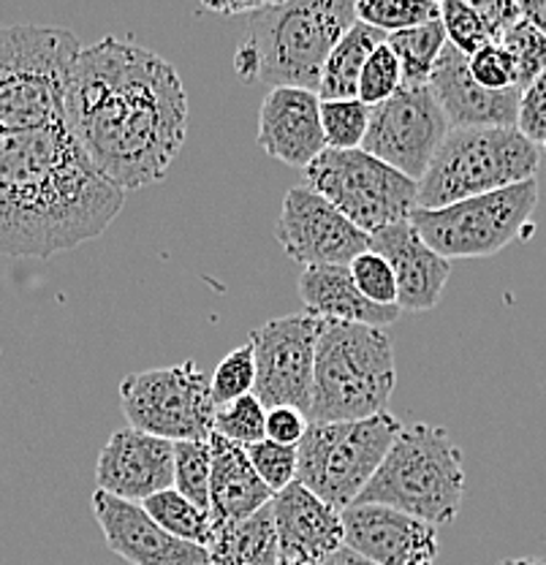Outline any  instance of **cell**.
Returning <instances> with one entry per match:
<instances>
[{
    "label": "cell",
    "mask_w": 546,
    "mask_h": 565,
    "mask_svg": "<svg viewBox=\"0 0 546 565\" xmlns=\"http://www.w3.org/2000/svg\"><path fill=\"white\" fill-rule=\"evenodd\" d=\"M66 126L98 172L122 191H139L161 182L185 145V87L161 55L104 35L76 61Z\"/></svg>",
    "instance_id": "obj_1"
},
{
    "label": "cell",
    "mask_w": 546,
    "mask_h": 565,
    "mask_svg": "<svg viewBox=\"0 0 546 565\" xmlns=\"http://www.w3.org/2000/svg\"><path fill=\"white\" fill-rule=\"evenodd\" d=\"M126 191L90 161L68 126L0 137V247L6 256L50 258L101 237Z\"/></svg>",
    "instance_id": "obj_2"
},
{
    "label": "cell",
    "mask_w": 546,
    "mask_h": 565,
    "mask_svg": "<svg viewBox=\"0 0 546 565\" xmlns=\"http://www.w3.org/2000/svg\"><path fill=\"white\" fill-rule=\"evenodd\" d=\"M356 22L354 0L264 3L234 52V71L248 82L319 93L329 55Z\"/></svg>",
    "instance_id": "obj_3"
},
{
    "label": "cell",
    "mask_w": 546,
    "mask_h": 565,
    "mask_svg": "<svg viewBox=\"0 0 546 565\" xmlns=\"http://www.w3.org/2000/svg\"><path fill=\"white\" fill-rule=\"evenodd\" d=\"M82 41L55 25H6L0 31V128L39 131L66 122V98Z\"/></svg>",
    "instance_id": "obj_4"
},
{
    "label": "cell",
    "mask_w": 546,
    "mask_h": 565,
    "mask_svg": "<svg viewBox=\"0 0 546 565\" xmlns=\"http://www.w3.org/2000/svg\"><path fill=\"white\" fill-rule=\"evenodd\" d=\"M395 386V349L386 329L324 321L315 351L310 422L373 419L384 414Z\"/></svg>",
    "instance_id": "obj_5"
},
{
    "label": "cell",
    "mask_w": 546,
    "mask_h": 565,
    "mask_svg": "<svg viewBox=\"0 0 546 565\" xmlns=\"http://www.w3.org/2000/svg\"><path fill=\"white\" fill-rule=\"evenodd\" d=\"M462 498V451L443 427L414 424L395 440L360 503L389 505L438 527L457 520Z\"/></svg>",
    "instance_id": "obj_6"
},
{
    "label": "cell",
    "mask_w": 546,
    "mask_h": 565,
    "mask_svg": "<svg viewBox=\"0 0 546 565\" xmlns=\"http://www.w3.org/2000/svg\"><path fill=\"white\" fill-rule=\"evenodd\" d=\"M542 152L516 128H451L419 182V207L440 210L536 180Z\"/></svg>",
    "instance_id": "obj_7"
},
{
    "label": "cell",
    "mask_w": 546,
    "mask_h": 565,
    "mask_svg": "<svg viewBox=\"0 0 546 565\" xmlns=\"http://www.w3.org/2000/svg\"><path fill=\"white\" fill-rule=\"evenodd\" d=\"M403 429L389 411L362 422H310L299 444L297 481L338 511H349L360 503Z\"/></svg>",
    "instance_id": "obj_8"
},
{
    "label": "cell",
    "mask_w": 546,
    "mask_h": 565,
    "mask_svg": "<svg viewBox=\"0 0 546 565\" xmlns=\"http://www.w3.org/2000/svg\"><path fill=\"white\" fill-rule=\"evenodd\" d=\"M302 174L304 185L367 234L410 221L419 210V182L367 150H326Z\"/></svg>",
    "instance_id": "obj_9"
},
{
    "label": "cell",
    "mask_w": 546,
    "mask_h": 565,
    "mask_svg": "<svg viewBox=\"0 0 546 565\" xmlns=\"http://www.w3.org/2000/svg\"><path fill=\"white\" fill-rule=\"evenodd\" d=\"M538 207V180L520 182L486 196L440 210H416L410 223L443 258H486L525 237Z\"/></svg>",
    "instance_id": "obj_10"
},
{
    "label": "cell",
    "mask_w": 546,
    "mask_h": 565,
    "mask_svg": "<svg viewBox=\"0 0 546 565\" xmlns=\"http://www.w3.org/2000/svg\"><path fill=\"white\" fill-rule=\"evenodd\" d=\"M120 405L128 427L172 444L210 440L215 435L218 403L196 362L126 375L120 384Z\"/></svg>",
    "instance_id": "obj_11"
},
{
    "label": "cell",
    "mask_w": 546,
    "mask_h": 565,
    "mask_svg": "<svg viewBox=\"0 0 546 565\" xmlns=\"http://www.w3.org/2000/svg\"><path fill=\"white\" fill-rule=\"evenodd\" d=\"M451 134V122L430 85L408 87L373 109L362 150L421 182Z\"/></svg>",
    "instance_id": "obj_12"
},
{
    "label": "cell",
    "mask_w": 546,
    "mask_h": 565,
    "mask_svg": "<svg viewBox=\"0 0 546 565\" xmlns=\"http://www.w3.org/2000/svg\"><path fill=\"white\" fill-rule=\"evenodd\" d=\"M324 321L310 313L280 316L250 334L256 345V397L264 408H299L310 414L315 384V351Z\"/></svg>",
    "instance_id": "obj_13"
},
{
    "label": "cell",
    "mask_w": 546,
    "mask_h": 565,
    "mask_svg": "<svg viewBox=\"0 0 546 565\" xmlns=\"http://www.w3.org/2000/svg\"><path fill=\"white\" fill-rule=\"evenodd\" d=\"M275 237L286 256L302 264V269L351 267L370 250V234L308 185H297L286 193Z\"/></svg>",
    "instance_id": "obj_14"
},
{
    "label": "cell",
    "mask_w": 546,
    "mask_h": 565,
    "mask_svg": "<svg viewBox=\"0 0 546 565\" xmlns=\"http://www.w3.org/2000/svg\"><path fill=\"white\" fill-rule=\"evenodd\" d=\"M93 514L107 546L131 565H210V552L163 530L142 503L93 492Z\"/></svg>",
    "instance_id": "obj_15"
},
{
    "label": "cell",
    "mask_w": 546,
    "mask_h": 565,
    "mask_svg": "<svg viewBox=\"0 0 546 565\" xmlns=\"http://www.w3.org/2000/svg\"><path fill=\"white\" fill-rule=\"evenodd\" d=\"M345 546L375 565H436L438 530L430 522L378 503L343 511Z\"/></svg>",
    "instance_id": "obj_16"
},
{
    "label": "cell",
    "mask_w": 546,
    "mask_h": 565,
    "mask_svg": "<svg viewBox=\"0 0 546 565\" xmlns=\"http://www.w3.org/2000/svg\"><path fill=\"white\" fill-rule=\"evenodd\" d=\"M96 484L131 503L174 490V444L137 427L117 429L98 455Z\"/></svg>",
    "instance_id": "obj_17"
},
{
    "label": "cell",
    "mask_w": 546,
    "mask_h": 565,
    "mask_svg": "<svg viewBox=\"0 0 546 565\" xmlns=\"http://www.w3.org/2000/svg\"><path fill=\"white\" fill-rule=\"evenodd\" d=\"M258 147L275 161L308 169L326 152L321 96L299 87H272L258 109Z\"/></svg>",
    "instance_id": "obj_18"
},
{
    "label": "cell",
    "mask_w": 546,
    "mask_h": 565,
    "mask_svg": "<svg viewBox=\"0 0 546 565\" xmlns=\"http://www.w3.org/2000/svg\"><path fill=\"white\" fill-rule=\"evenodd\" d=\"M280 539V563H326L345 546L343 511L293 481L272 500Z\"/></svg>",
    "instance_id": "obj_19"
},
{
    "label": "cell",
    "mask_w": 546,
    "mask_h": 565,
    "mask_svg": "<svg viewBox=\"0 0 546 565\" xmlns=\"http://www.w3.org/2000/svg\"><path fill=\"white\" fill-rule=\"evenodd\" d=\"M430 90L443 106L451 128H516L522 90H486L471 74V57L462 55L457 46H446L436 71H432Z\"/></svg>",
    "instance_id": "obj_20"
},
{
    "label": "cell",
    "mask_w": 546,
    "mask_h": 565,
    "mask_svg": "<svg viewBox=\"0 0 546 565\" xmlns=\"http://www.w3.org/2000/svg\"><path fill=\"white\" fill-rule=\"evenodd\" d=\"M370 250L384 256L395 269L400 286V310L425 313L438 308L449 282L451 262L421 239L414 223H395L370 234Z\"/></svg>",
    "instance_id": "obj_21"
},
{
    "label": "cell",
    "mask_w": 546,
    "mask_h": 565,
    "mask_svg": "<svg viewBox=\"0 0 546 565\" xmlns=\"http://www.w3.org/2000/svg\"><path fill=\"white\" fill-rule=\"evenodd\" d=\"M299 299L304 313L334 323H362L384 329L400 318V308H384L356 286L351 267H310L299 275Z\"/></svg>",
    "instance_id": "obj_22"
},
{
    "label": "cell",
    "mask_w": 546,
    "mask_h": 565,
    "mask_svg": "<svg viewBox=\"0 0 546 565\" xmlns=\"http://www.w3.org/2000/svg\"><path fill=\"white\" fill-rule=\"evenodd\" d=\"M213 487H210V511L215 522H239L267 509L275 492L264 484L250 462L248 449L234 440L213 435Z\"/></svg>",
    "instance_id": "obj_23"
},
{
    "label": "cell",
    "mask_w": 546,
    "mask_h": 565,
    "mask_svg": "<svg viewBox=\"0 0 546 565\" xmlns=\"http://www.w3.org/2000/svg\"><path fill=\"white\" fill-rule=\"evenodd\" d=\"M210 565H280V539L272 503L239 522H215Z\"/></svg>",
    "instance_id": "obj_24"
},
{
    "label": "cell",
    "mask_w": 546,
    "mask_h": 565,
    "mask_svg": "<svg viewBox=\"0 0 546 565\" xmlns=\"http://www.w3.org/2000/svg\"><path fill=\"white\" fill-rule=\"evenodd\" d=\"M386 41H389V33L356 22L329 55L319 87L321 102H354V98H360L364 66H367L370 55Z\"/></svg>",
    "instance_id": "obj_25"
},
{
    "label": "cell",
    "mask_w": 546,
    "mask_h": 565,
    "mask_svg": "<svg viewBox=\"0 0 546 565\" xmlns=\"http://www.w3.org/2000/svg\"><path fill=\"white\" fill-rule=\"evenodd\" d=\"M389 46L397 61H400L405 85L421 87L430 85L432 71H436L440 55L449 46V35H446L443 20H432L427 25L410 28V31L392 33Z\"/></svg>",
    "instance_id": "obj_26"
},
{
    "label": "cell",
    "mask_w": 546,
    "mask_h": 565,
    "mask_svg": "<svg viewBox=\"0 0 546 565\" xmlns=\"http://www.w3.org/2000/svg\"><path fill=\"white\" fill-rule=\"evenodd\" d=\"M142 505L158 525L169 530L172 535H178V539L188 541V544H199L204 546V550L213 544V535H215L213 511L191 503V500H188L185 494H180L178 490L152 494V498L144 500Z\"/></svg>",
    "instance_id": "obj_27"
},
{
    "label": "cell",
    "mask_w": 546,
    "mask_h": 565,
    "mask_svg": "<svg viewBox=\"0 0 546 565\" xmlns=\"http://www.w3.org/2000/svg\"><path fill=\"white\" fill-rule=\"evenodd\" d=\"M356 17L384 33H400L440 20L436 0H356Z\"/></svg>",
    "instance_id": "obj_28"
},
{
    "label": "cell",
    "mask_w": 546,
    "mask_h": 565,
    "mask_svg": "<svg viewBox=\"0 0 546 565\" xmlns=\"http://www.w3.org/2000/svg\"><path fill=\"white\" fill-rule=\"evenodd\" d=\"M213 487V446L210 440H180L174 444V490L191 503L210 511Z\"/></svg>",
    "instance_id": "obj_29"
},
{
    "label": "cell",
    "mask_w": 546,
    "mask_h": 565,
    "mask_svg": "<svg viewBox=\"0 0 546 565\" xmlns=\"http://www.w3.org/2000/svg\"><path fill=\"white\" fill-rule=\"evenodd\" d=\"M373 106L354 102H321V122L329 150H362L367 139Z\"/></svg>",
    "instance_id": "obj_30"
},
{
    "label": "cell",
    "mask_w": 546,
    "mask_h": 565,
    "mask_svg": "<svg viewBox=\"0 0 546 565\" xmlns=\"http://www.w3.org/2000/svg\"><path fill=\"white\" fill-rule=\"evenodd\" d=\"M440 20L446 25V35L449 44L457 46L462 55L473 57L475 52L484 46L497 44L492 28L486 25L484 14L479 11L475 3H465V0H443L440 3Z\"/></svg>",
    "instance_id": "obj_31"
},
{
    "label": "cell",
    "mask_w": 546,
    "mask_h": 565,
    "mask_svg": "<svg viewBox=\"0 0 546 565\" xmlns=\"http://www.w3.org/2000/svg\"><path fill=\"white\" fill-rule=\"evenodd\" d=\"M215 435L234 440L239 446H254L267 438V408L256 394L218 405L215 414Z\"/></svg>",
    "instance_id": "obj_32"
},
{
    "label": "cell",
    "mask_w": 546,
    "mask_h": 565,
    "mask_svg": "<svg viewBox=\"0 0 546 565\" xmlns=\"http://www.w3.org/2000/svg\"><path fill=\"white\" fill-rule=\"evenodd\" d=\"M256 345L248 338V343H243L239 349H234L226 359L215 367L210 386H213V397L218 405L234 403V399L245 397V394L256 392Z\"/></svg>",
    "instance_id": "obj_33"
},
{
    "label": "cell",
    "mask_w": 546,
    "mask_h": 565,
    "mask_svg": "<svg viewBox=\"0 0 546 565\" xmlns=\"http://www.w3.org/2000/svg\"><path fill=\"white\" fill-rule=\"evenodd\" d=\"M405 87V76H403V66L397 61V55L392 52L389 41L381 44L378 50L370 55L367 66H364L362 82H360V102L367 106H381L384 102H389L392 96H397Z\"/></svg>",
    "instance_id": "obj_34"
},
{
    "label": "cell",
    "mask_w": 546,
    "mask_h": 565,
    "mask_svg": "<svg viewBox=\"0 0 546 565\" xmlns=\"http://www.w3.org/2000/svg\"><path fill=\"white\" fill-rule=\"evenodd\" d=\"M245 449H248L250 462H254V468L264 479V484H267L275 494L289 490L293 481L299 479V449L297 446H283V444H275V440L264 438L254 446H245Z\"/></svg>",
    "instance_id": "obj_35"
},
{
    "label": "cell",
    "mask_w": 546,
    "mask_h": 565,
    "mask_svg": "<svg viewBox=\"0 0 546 565\" xmlns=\"http://www.w3.org/2000/svg\"><path fill=\"white\" fill-rule=\"evenodd\" d=\"M501 44L514 57L516 71H520V90L525 93L538 76L546 74V35L536 25L522 20L520 25L503 35Z\"/></svg>",
    "instance_id": "obj_36"
},
{
    "label": "cell",
    "mask_w": 546,
    "mask_h": 565,
    "mask_svg": "<svg viewBox=\"0 0 546 565\" xmlns=\"http://www.w3.org/2000/svg\"><path fill=\"white\" fill-rule=\"evenodd\" d=\"M351 275H354L356 286L367 299L384 308H400V286H397V275L392 264L375 250L362 253L354 264H351Z\"/></svg>",
    "instance_id": "obj_37"
},
{
    "label": "cell",
    "mask_w": 546,
    "mask_h": 565,
    "mask_svg": "<svg viewBox=\"0 0 546 565\" xmlns=\"http://www.w3.org/2000/svg\"><path fill=\"white\" fill-rule=\"evenodd\" d=\"M471 74L486 90H520V71L503 44H490L471 57Z\"/></svg>",
    "instance_id": "obj_38"
},
{
    "label": "cell",
    "mask_w": 546,
    "mask_h": 565,
    "mask_svg": "<svg viewBox=\"0 0 546 565\" xmlns=\"http://www.w3.org/2000/svg\"><path fill=\"white\" fill-rule=\"evenodd\" d=\"M516 131L522 134L538 152H546V74L538 76L520 102Z\"/></svg>",
    "instance_id": "obj_39"
},
{
    "label": "cell",
    "mask_w": 546,
    "mask_h": 565,
    "mask_svg": "<svg viewBox=\"0 0 546 565\" xmlns=\"http://www.w3.org/2000/svg\"><path fill=\"white\" fill-rule=\"evenodd\" d=\"M310 419L308 414H302L299 408H289V405H280V408L267 411V438L275 440V444L283 446H297L308 435Z\"/></svg>",
    "instance_id": "obj_40"
},
{
    "label": "cell",
    "mask_w": 546,
    "mask_h": 565,
    "mask_svg": "<svg viewBox=\"0 0 546 565\" xmlns=\"http://www.w3.org/2000/svg\"><path fill=\"white\" fill-rule=\"evenodd\" d=\"M475 6H479V11L484 14L486 25L492 28V35H495L497 44H501L503 35H506L511 28H516L522 20H525V14H522V3H511V0H484V3H475Z\"/></svg>",
    "instance_id": "obj_41"
},
{
    "label": "cell",
    "mask_w": 546,
    "mask_h": 565,
    "mask_svg": "<svg viewBox=\"0 0 546 565\" xmlns=\"http://www.w3.org/2000/svg\"><path fill=\"white\" fill-rule=\"evenodd\" d=\"M264 9V0L261 3H204L202 11H213V14H223V17H254L258 11Z\"/></svg>",
    "instance_id": "obj_42"
},
{
    "label": "cell",
    "mask_w": 546,
    "mask_h": 565,
    "mask_svg": "<svg viewBox=\"0 0 546 565\" xmlns=\"http://www.w3.org/2000/svg\"><path fill=\"white\" fill-rule=\"evenodd\" d=\"M522 14L546 35V0H527V3H522Z\"/></svg>",
    "instance_id": "obj_43"
},
{
    "label": "cell",
    "mask_w": 546,
    "mask_h": 565,
    "mask_svg": "<svg viewBox=\"0 0 546 565\" xmlns=\"http://www.w3.org/2000/svg\"><path fill=\"white\" fill-rule=\"evenodd\" d=\"M321 565H375V563L367 561V557L356 555V552H351L349 546H343V550L334 552V555L329 557L326 563H321Z\"/></svg>",
    "instance_id": "obj_44"
},
{
    "label": "cell",
    "mask_w": 546,
    "mask_h": 565,
    "mask_svg": "<svg viewBox=\"0 0 546 565\" xmlns=\"http://www.w3.org/2000/svg\"><path fill=\"white\" fill-rule=\"evenodd\" d=\"M497 565H546V557H508Z\"/></svg>",
    "instance_id": "obj_45"
},
{
    "label": "cell",
    "mask_w": 546,
    "mask_h": 565,
    "mask_svg": "<svg viewBox=\"0 0 546 565\" xmlns=\"http://www.w3.org/2000/svg\"><path fill=\"white\" fill-rule=\"evenodd\" d=\"M280 565H286V563H280ZM291 565H319V563H291Z\"/></svg>",
    "instance_id": "obj_46"
}]
</instances>
